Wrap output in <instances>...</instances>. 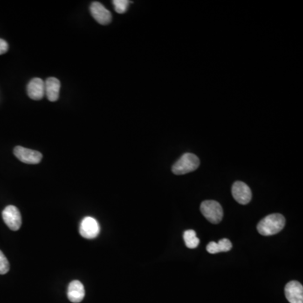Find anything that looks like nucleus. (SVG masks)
I'll use <instances>...</instances> for the list:
<instances>
[{"label": "nucleus", "instance_id": "nucleus-4", "mask_svg": "<svg viewBox=\"0 0 303 303\" xmlns=\"http://www.w3.org/2000/svg\"><path fill=\"white\" fill-rule=\"evenodd\" d=\"M2 216L3 222H5V224L12 231H17L21 228L22 218L17 207L15 206H8L3 210Z\"/></svg>", "mask_w": 303, "mask_h": 303}, {"label": "nucleus", "instance_id": "nucleus-16", "mask_svg": "<svg viewBox=\"0 0 303 303\" xmlns=\"http://www.w3.org/2000/svg\"><path fill=\"white\" fill-rule=\"evenodd\" d=\"M217 245H218V248H219L220 252H228L233 248L231 241L228 239V238H222L217 243Z\"/></svg>", "mask_w": 303, "mask_h": 303}, {"label": "nucleus", "instance_id": "nucleus-15", "mask_svg": "<svg viewBox=\"0 0 303 303\" xmlns=\"http://www.w3.org/2000/svg\"><path fill=\"white\" fill-rule=\"evenodd\" d=\"M9 270V260L7 259L5 255L0 250V275H5Z\"/></svg>", "mask_w": 303, "mask_h": 303}, {"label": "nucleus", "instance_id": "nucleus-13", "mask_svg": "<svg viewBox=\"0 0 303 303\" xmlns=\"http://www.w3.org/2000/svg\"><path fill=\"white\" fill-rule=\"evenodd\" d=\"M184 240L189 249H195L200 243V239L196 237V233L194 230H187L184 233Z\"/></svg>", "mask_w": 303, "mask_h": 303}, {"label": "nucleus", "instance_id": "nucleus-7", "mask_svg": "<svg viewBox=\"0 0 303 303\" xmlns=\"http://www.w3.org/2000/svg\"><path fill=\"white\" fill-rule=\"evenodd\" d=\"M232 195L236 201L241 205L248 204L252 199L251 189L242 181H237L233 184L232 187Z\"/></svg>", "mask_w": 303, "mask_h": 303}, {"label": "nucleus", "instance_id": "nucleus-2", "mask_svg": "<svg viewBox=\"0 0 303 303\" xmlns=\"http://www.w3.org/2000/svg\"><path fill=\"white\" fill-rule=\"evenodd\" d=\"M200 166L198 157L193 153H185L177 162L172 167V171L174 174L182 175L195 171Z\"/></svg>", "mask_w": 303, "mask_h": 303}, {"label": "nucleus", "instance_id": "nucleus-5", "mask_svg": "<svg viewBox=\"0 0 303 303\" xmlns=\"http://www.w3.org/2000/svg\"><path fill=\"white\" fill-rule=\"evenodd\" d=\"M14 154L20 161L27 164H37L42 159V154L38 151L32 150L21 146L15 147Z\"/></svg>", "mask_w": 303, "mask_h": 303}, {"label": "nucleus", "instance_id": "nucleus-11", "mask_svg": "<svg viewBox=\"0 0 303 303\" xmlns=\"http://www.w3.org/2000/svg\"><path fill=\"white\" fill-rule=\"evenodd\" d=\"M85 296L84 285L78 280H72L68 288V298L72 303H81Z\"/></svg>", "mask_w": 303, "mask_h": 303}, {"label": "nucleus", "instance_id": "nucleus-1", "mask_svg": "<svg viewBox=\"0 0 303 303\" xmlns=\"http://www.w3.org/2000/svg\"><path fill=\"white\" fill-rule=\"evenodd\" d=\"M285 225V219L282 215L270 214L258 222L257 230L263 236H272L281 231Z\"/></svg>", "mask_w": 303, "mask_h": 303}, {"label": "nucleus", "instance_id": "nucleus-18", "mask_svg": "<svg viewBox=\"0 0 303 303\" xmlns=\"http://www.w3.org/2000/svg\"><path fill=\"white\" fill-rule=\"evenodd\" d=\"M9 50V44L7 43L6 41L3 39H0V55L6 53Z\"/></svg>", "mask_w": 303, "mask_h": 303}, {"label": "nucleus", "instance_id": "nucleus-17", "mask_svg": "<svg viewBox=\"0 0 303 303\" xmlns=\"http://www.w3.org/2000/svg\"><path fill=\"white\" fill-rule=\"evenodd\" d=\"M207 250L208 251V253L212 254V255L220 253L219 248H218L217 243H216V242H210V243H208V245H207Z\"/></svg>", "mask_w": 303, "mask_h": 303}, {"label": "nucleus", "instance_id": "nucleus-8", "mask_svg": "<svg viewBox=\"0 0 303 303\" xmlns=\"http://www.w3.org/2000/svg\"><path fill=\"white\" fill-rule=\"evenodd\" d=\"M285 295L290 303H303V286L297 280H291L285 287Z\"/></svg>", "mask_w": 303, "mask_h": 303}, {"label": "nucleus", "instance_id": "nucleus-3", "mask_svg": "<svg viewBox=\"0 0 303 303\" xmlns=\"http://www.w3.org/2000/svg\"><path fill=\"white\" fill-rule=\"evenodd\" d=\"M201 213L209 222L217 224L223 217V210L221 205L216 201H205L201 205Z\"/></svg>", "mask_w": 303, "mask_h": 303}, {"label": "nucleus", "instance_id": "nucleus-6", "mask_svg": "<svg viewBox=\"0 0 303 303\" xmlns=\"http://www.w3.org/2000/svg\"><path fill=\"white\" fill-rule=\"evenodd\" d=\"M100 228H99V222L96 220L91 216L84 217L82 220L79 228V233L82 237L86 239H93L98 237Z\"/></svg>", "mask_w": 303, "mask_h": 303}, {"label": "nucleus", "instance_id": "nucleus-10", "mask_svg": "<svg viewBox=\"0 0 303 303\" xmlns=\"http://www.w3.org/2000/svg\"><path fill=\"white\" fill-rule=\"evenodd\" d=\"M27 94L34 100L42 99L45 95V82L39 78L31 79L27 85Z\"/></svg>", "mask_w": 303, "mask_h": 303}, {"label": "nucleus", "instance_id": "nucleus-12", "mask_svg": "<svg viewBox=\"0 0 303 303\" xmlns=\"http://www.w3.org/2000/svg\"><path fill=\"white\" fill-rule=\"evenodd\" d=\"M61 83L57 78H48L45 82V94L51 102L57 101L59 99Z\"/></svg>", "mask_w": 303, "mask_h": 303}, {"label": "nucleus", "instance_id": "nucleus-14", "mask_svg": "<svg viewBox=\"0 0 303 303\" xmlns=\"http://www.w3.org/2000/svg\"><path fill=\"white\" fill-rule=\"evenodd\" d=\"M131 2L128 0H114L112 1V3L115 7V10L118 14H124L126 12L127 8L129 6Z\"/></svg>", "mask_w": 303, "mask_h": 303}, {"label": "nucleus", "instance_id": "nucleus-9", "mask_svg": "<svg viewBox=\"0 0 303 303\" xmlns=\"http://www.w3.org/2000/svg\"><path fill=\"white\" fill-rule=\"evenodd\" d=\"M90 13L93 19L100 24H108L112 21V15L102 3L93 2L90 5Z\"/></svg>", "mask_w": 303, "mask_h": 303}]
</instances>
